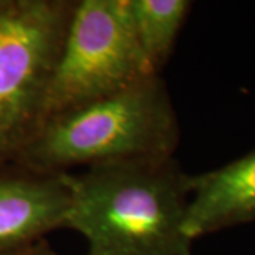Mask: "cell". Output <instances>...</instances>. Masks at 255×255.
Returning <instances> with one entry per match:
<instances>
[{
	"mask_svg": "<svg viewBox=\"0 0 255 255\" xmlns=\"http://www.w3.org/2000/svg\"><path fill=\"white\" fill-rule=\"evenodd\" d=\"M190 0H129L136 40L149 70L160 74L191 10Z\"/></svg>",
	"mask_w": 255,
	"mask_h": 255,
	"instance_id": "cell-7",
	"label": "cell"
},
{
	"mask_svg": "<svg viewBox=\"0 0 255 255\" xmlns=\"http://www.w3.org/2000/svg\"><path fill=\"white\" fill-rule=\"evenodd\" d=\"M65 174L71 194L65 228L87 240L88 255H193L184 231L190 174L174 156Z\"/></svg>",
	"mask_w": 255,
	"mask_h": 255,
	"instance_id": "cell-1",
	"label": "cell"
},
{
	"mask_svg": "<svg viewBox=\"0 0 255 255\" xmlns=\"http://www.w3.org/2000/svg\"><path fill=\"white\" fill-rule=\"evenodd\" d=\"M152 74L136 40L129 0H75L47 87L43 124Z\"/></svg>",
	"mask_w": 255,
	"mask_h": 255,
	"instance_id": "cell-4",
	"label": "cell"
},
{
	"mask_svg": "<svg viewBox=\"0 0 255 255\" xmlns=\"http://www.w3.org/2000/svg\"><path fill=\"white\" fill-rule=\"evenodd\" d=\"M0 255H58L54 251V248L50 246V243L44 240H40L34 244L9 250V251H0Z\"/></svg>",
	"mask_w": 255,
	"mask_h": 255,
	"instance_id": "cell-8",
	"label": "cell"
},
{
	"mask_svg": "<svg viewBox=\"0 0 255 255\" xmlns=\"http://www.w3.org/2000/svg\"><path fill=\"white\" fill-rule=\"evenodd\" d=\"M255 221V149L209 172L190 174L184 231L197 238Z\"/></svg>",
	"mask_w": 255,
	"mask_h": 255,
	"instance_id": "cell-6",
	"label": "cell"
},
{
	"mask_svg": "<svg viewBox=\"0 0 255 255\" xmlns=\"http://www.w3.org/2000/svg\"><path fill=\"white\" fill-rule=\"evenodd\" d=\"M75 0H0V166L43 124L48 82Z\"/></svg>",
	"mask_w": 255,
	"mask_h": 255,
	"instance_id": "cell-3",
	"label": "cell"
},
{
	"mask_svg": "<svg viewBox=\"0 0 255 255\" xmlns=\"http://www.w3.org/2000/svg\"><path fill=\"white\" fill-rule=\"evenodd\" d=\"M71 194L67 174L0 166V251L34 244L65 228Z\"/></svg>",
	"mask_w": 255,
	"mask_h": 255,
	"instance_id": "cell-5",
	"label": "cell"
},
{
	"mask_svg": "<svg viewBox=\"0 0 255 255\" xmlns=\"http://www.w3.org/2000/svg\"><path fill=\"white\" fill-rule=\"evenodd\" d=\"M177 114L159 74L48 118L14 163L43 173L74 167L174 156Z\"/></svg>",
	"mask_w": 255,
	"mask_h": 255,
	"instance_id": "cell-2",
	"label": "cell"
}]
</instances>
